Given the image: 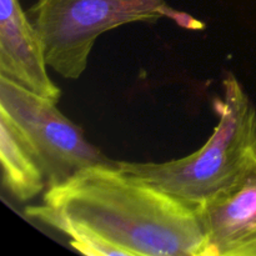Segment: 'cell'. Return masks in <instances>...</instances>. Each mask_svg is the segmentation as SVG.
<instances>
[{"mask_svg": "<svg viewBox=\"0 0 256 256\" xmlns=\"http://www.w3.org/2000/svg\"><path fill=\"white\" fill-rule=\"evenodd\" d=\"M32 220L68 235L90 256H204L196 208L118 165H95L45 190Z\"/></svg>", "mask_w": 256, "mask_h": 256, "instance_id": "6da1fadb", "label": "cell"}, {"mask_svg": "<svg viewBox=\"0 0 256 256\" xmlns=\"http://www.w3.org/2000/svg\"><path fill=\"white\" fill-rule=\"evenodd\" d=\"M215 100L219 116L212 136L188 156L165 162H118L122 169L196 208L240 174L256 149V109L234 74Z\"/></svg>", "mask_w": 256, "mask_h": 256, "instance_id": "7a4b0ae2", "label": "cell"}, {"mask_svg": "<svg viewBox=\"0 0 256 256\" xmlns=\"http://www.w3.org/2000/svg\"><path fill=\"white\" fill-rule=\"evenodd\" d=\"M28 14L42 38L50 69L74 80L85 72L95 42L108 30L162 18L184 29L204 28L165 0H36Z\"/></svg>", "mask_w": 256, "mask_h": 256, "instance_id": "3957f363", "label": "cell"}, {"mask_svg": "<svg viewBox=\"0 0 256 256\" xmlns=\"http://www.w3.org/2000/svg\"><path fill=\"white\" fill-rule=\"evenodd\" d=\"M56 104L0 76V108L9 114L39 160L46 190L80 170L114 162L88 142L82 128L68 119Z\"/></svg>", "mask_w": 256, "mask_h": 256, "instance_id": "277c9868", "label": "cell"}, {"mask_svg": "<svg viewBox=\"0 0 256 256\" xmlns=\"http://www.w3.org/2000/svg\"><path fill=\"white\" fill-rule=\"evenodd\" d=\"M204 256H256V149L236 179L196 206Z\"/></svg>", "mask_w": 256, "mask_h": 256, "instance_id": "5b68a950", "label": "cell"}, {"mask_svg": "<svg viewBox=\"0 0 256 256\" xmlns=\"http://www.w3.org/2000/svg\"><path fill=\"white\" fill-rule=\"evenodd\" d=\"M42 38L19 0H0V76L58 102Z\"/></svg>", "mask_w": 256, "mask_h": 256, "instance_id": "8992f818", "label": "cell"}, {"mask_svg": "<svg viewBox=\"0 0 256 256\" xmlns=\"http://www.w3.org/2000/svg\"><path fill=\"white\" fill-rule=\"evenodd\" d=\"M0 162L5 189L19 202L46 190V178L34 152L4 109L0 108Z\"/></svg>", "mask_w": 256, "mask_h": 256, "instance_id": "52a82bcc", "label": "cell"}]
</instances>
